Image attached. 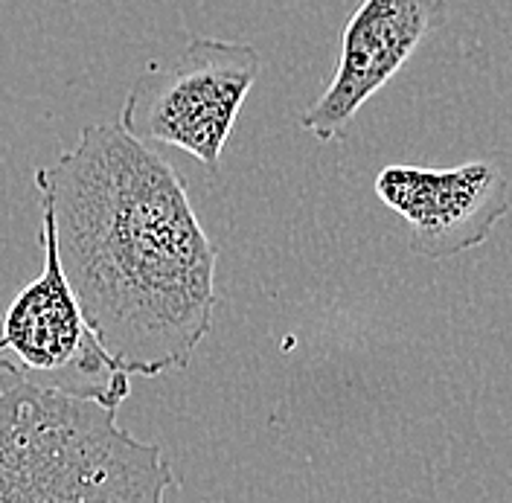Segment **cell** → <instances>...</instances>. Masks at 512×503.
I'll use <instances>...</instances> for the list:
<instances>
[{
    "label": "cell",
    "instance_id": "1",
    "mask_svg": "<svg viewBox=\"0 0 512 503\" xmlns=\"http://www.w3.org/2000/svg\"><path fill=\"white\" fill-rule=\"evenodd\" d=\"M35 184L85 326L131 376L184 370L213 329L216 259L178 169L143 143L134 96Z\"/></svg>",
    "mask_w": 512,
    "mask_h": 503
},
{
    "label": "cell",
    "instance_id": "2",
    "mask_svg": "<svg viewBox=\"0 0 512 503\" xmlns=\"http://www.w3.org/2000/svg\"><path fill=\"white\" fill-rule=\"evenodd\" d=\"M172 466L117 410L44 387L0 358V503H166Z\"/></svg>",
    "mask_w": 512,
    "mask_h": 503
},
{
    "label": "cell",
    "instance_id": "3",
    "mask_svg": "<svg viewBox=\"0 0 512 503\" xmlns=\"http://www.w3.org/2000/svg\"><path fill=\"white\" fill-rule=\"evenodd\" d=\"M41 210L44 268L38 280L21 288L3 315L0 352H12L44 387L117 410L128 396V376L85 326L79 303L64 280L53 213L44 201Z\"/></svg>",
    "mask_w": 512,
    "mask_h": 503
},
{
    "label": "cell",
    "instance_id": "4",
    "mask_svg": "<svg viewBox=\"0 0 512 503\" xmlns=\"http://www.w3.org/2000/svg\"><path fill=\"white\" fill-rule=\"evenodd\" d=\"M259 67L262 59L254 44L204 35L192 38L146 105L143 131L137 134L178 146L216 172Z\"/></svg>",
    "mask_w": 512,
    "mask_h": 503
},
{
    "label": "cell",
    "instance_id": "5",
    "mask_svg": "<svg viewBox=\"0 0 512 503\" xmlns=\"http://www.w3.org/2000/svg\"><path fill=\"white\" fill-rule=\"evenodd\" d=\"M446 0H361L341 32V56L326 91L300 114L323 143L344 140L355 114L443 27Z\"/></svg>",
    "mask_w": 512,
    "mask_h": 503
},
{
    "label": "cell",
    "instance_id": "6",
    "mask_svg": "<svg viewBox=\"0 0 512 503\" xmlns=\"http://www.w3.org/2000/svg\"><path fill=\"white\" fill-rule=\"evenodd\" d=\"M376 195L411 224L414 251L425 259H448L480 248L495 224L510 213L507 178L489 160L451 169L384 166Z\"/></svg>",
    "mask_w": 512,
    "mask_h": 503
}]
</instances>
